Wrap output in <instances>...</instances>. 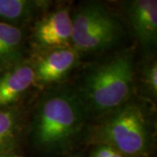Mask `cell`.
Listing matches in <instances>:
<instances>
[{
  "label": "cell",
  "instance_id": "obj_11",
  "mask_svg": "<svg viewBox=\"0 0 157 157\" xmlns=\"http://www.w3.org/2000/svg\"><path fill=\"white\" fill-rule=\"evenodd\" d=\"M21 112L13 107L0 109V153H12L21 131Z\"/></svg>",
  "mask_w": 157,
  "mask_h": 157
},
{
  "label": "cell",
  "instance_id": "obj_9",
  "mask_svg": "<svg viewBox=\"0 0 157 157\" xmlns=\"http://www.w3.org/2000/svg\"><path fill=\"white\" fill-rule=\"evenodd\" d=\"M25 43L21 27L0 23V71L24 60Z\"/></svg>",
  "mask_w": 157,
  "mask_h": 157
},
{
  "label": "cell",
  "instance_id": "obj_8",
  "mask_svg": "<svg viewBox=\"0 0 157 157\" xmlns=\"http://www.w3.org/2000/svg\"><path fill=\"white\" fill-rule=\"evenodd\" d=\"M35 84L33 63L23 60L0 71V109L13 107Z\"/></svg>",
  "mask_w": 157,
  "mask_h": 157
},
{
  "label": "cell",
  "instance_id": "obj_4",
  "mask_svg": "<svg viewBox=\"0 0 157 157\" xmlns=\"http://www.w3.org/2000/svg\"><path fill=\"white\" fill-rule=\"evenodd\" d=\"M72 45L80 53L110 49L123 35L117 16L100 2H85L72 16Z\"/></svg>",
  "mask_w": 157,
  "mask_h": 157
},
{
  "label": "cell",
  "instance_id": "obj_7",
  "mask_svg": "<svg viewBox=\"0 0 157 157\" xmlns=\"http://www.w3.org/2000/svg\"><path fill=\"white\" fill-rule=\"evenodd\" d=\"M124 11L140 45L147 51L156 47L157 2L131 0L124 2Z\"/></svg>",
  "mask_w": 157,
  "mask_h": 157
},
{
  "label": "cell",
  "instance_id": "obj_1",
  "mask_svg": "<svg viewBox=\"0 0 157 157\" xmlns=\"http://www.w3.org/2000/svg\"><path fill=\"white\" fill-rule=\"evenodd\" d=\"M88 114L75 87L62 85L39 99L29 135L35 146L46 152H64L81 135Z\"/></svg>",
  "mask_w": 157,
  "mask_h": 157
},
{
  "label": "cell",
  "instance_id": "obj_13",
  "mask_svg": "<svg viewBox=\"0 0 157 157\" xmlns=\"http://www.w3.org/2000/svg\"><path fill=\"white\" fill-rule=\"evenodd\" d=\"M90 157H124L122 154L107 145H96Z\"/></svg>",
  "mask_w": 157,
  "mask_h": 157
},
{
  "label": "cell",
  "instance_id": "obj_3",
  "mask_svg": "<svg viewBox=\"0 0 157 157\" xmlns=\"http://www.w3.org/2000/svg\"><path fill=\"white\" fill-rule=\"evenodd\" d=\"M87 136L96 145L111 147L124 156L142 157L151 151L154 128L144 104L130 98L99 117Z\"/></svg>",
  "mask_w": 157,
  "mask_h": 157
},
{
  "label": "cell",
  "instance_id": "obj_10",
  "mask_svg": "<svg viewBox=\"0 0 157 157\" xmlns=\"http://www.w3.org/2000/svg\"><path fill=\"white\" fill-rule=\"evenodd\" d=\"M48 4L37 0H0V23L20 27L45 10Z\"/></svg>",
  "mask_w": 157,
  "mask_h": 157
},
{
  "label": "cell",
  "instance_id": "obj_6",
  "mask_svg": "<svg viewBox=\"0 0 157 157\" xmlns=\"http://www.w3.org/2000/svg\"><path fill=\"white\" fill-rule=\"evenodd\" d=\"M80 53L73 45L45 51L33 63L35 84L50 86L59 83L78 66Z\"/></svg>",
  "mask_w": 157,
  "mask_h": 157
},
{
  "label": "cell",
  "instance_id": "obj_14",
  "mask_svg": "<svg viewBox=\"0 0 157 157\" xmlns=\"http://www.w3.org/2000/svg\"><path fill=\"white\" fill-rule=\"evenodd\" d=\"M0 157H17L13 153H0Z\"/></svg>",
  "mask_w": 157,
  "mask_h": 157
},
{
  "label": "cell",
  "instance_id": "obj_5",
  "mask_svg": "<svg viewBox=\"0 0 157 157\" xmlns=\"http://www.w3.org/2000/svg\"><path fill=\"white\" fill-rule=\"evenodd\" d=\"M72 15L67 7L47 13L34 25L32 41L36 47L48 51L72 45Z\"/></svg>",
  "mask_w": 157,
  "mask_h": 157
},
{
  "label": "cell",
  "instance_id": "obj_2",
  "mask_svg": "<svg viewBox=\"0 0 157 157\" xmlns=\"http://www.w3.org/2000/svg\"><path fill=\"white\" fill-rule=\"evenodd\" d=\"M135 73L134 48L117 52L86 68L75 89L88 116L101 117L132 98Z\"/></svg>",
  "mask_w": 157,
  "mask_h": 157
},
{
  "label": "cell",
  "instance_id": "obj_12",
  "mask_svg": "<svg viewBox=\"0 0 157 157\" xmlns=\"http://www.w3.org/2000/svg\"><path fill=\"white\" fill-rule=\"evenodd\" d=\"M142 79L147 91L152 96L156 97L157 94V65L156 61H152L143 70Z\"/></svg>",
  "mask_w": 157,
  "mask_h": 157
}]
</instances>
